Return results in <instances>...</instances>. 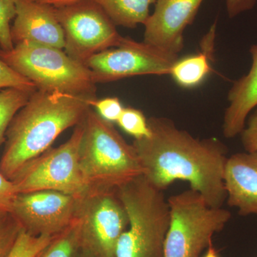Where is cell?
<instances>
[{
    "label": "cell",
    "instance_id": "10",
    "mask_svg": "<svg viewBox=\"0 0 257 257\" xmlns=\"http://www.w3.org/2000/svg\"><path fill=\"white\" fill-rule=\"evenodd\" d=\"M178 60V55L124 37L119 46L93 55L84 64L97 84L134 76L167 75Z\"/></svg>",
    "mask_w": 257,
    "mask_h": 257
},
{
    "label": "cell",
    "instance_id": "23",
    "mask_svg": "<svg viewBox=\"0 0 257 257\" xmlns=\"http://www.w3.org/2000/svg\"><path fill=\"white\" fill-rule=\"evenodd\" d=\"M16 16V0H0V49L5 51L15 47L10 22Z\"/></svg>",
    "mask_w": 257,
    "mask_h": 257
},
{
    "label": "cell",
    "instance_id": "29",
    "mask_svg": "<svg viewBox=\"0 0 257 257\" xmlns=\"http://www.w3.org/2000/svg\"><path fill=\"white\" fill-rule=\"evenodd\" d=\"M30 1L40 3V4L51 5L55 8H59V7L65 6V5L72 4V3H77V2L83 1V0H30Z\"/></svg>",
    "mask_w": 257,
    "mask_h": 257
},
{
    "label": "cell",
    "instance_id": "20",
    "mask_svg": "<svg viewBox=\"0 0 257 257\" xmlns=\"http://www.w3.org/2000/svg\"><path fill=\"white\" fill-rule=\"evenodd\" d=\"M116 123L121 130L133 136L135 140L150 136L148 119L140 109L124 107Z\"/></svg>",
    "mask_w": 257,
    "mask_h": 257
},
{
    "label": "cell",
    "instance_id": "21",
    "mask_svg": "<svg viewBox=\"0 0 257 257\" xmlns=\"http://www.w3.org/2000/svg\"><path fill=\"white\" fill-rule=\"evenodd\" d=\"M23 230L11 212L0 211V257L9 256Z\"/></svg>",
    "mask_w": 257,
    "mask_h": 257
},
{
    "label": "cell",
    "instance_id": "15",
    "mask_svg": "<svg viewBox=\"0 0 257 257\" xmlns=\"http://www.w3.org/2000/svg\"><path fill=\"white\" fill-rule=\"evenodd\" d=\"M251 66L247 74L235 81L228 93L229 106L223 118L222 133L232 139L241 134L248 115L257 106V44L249 50Z\"/></svg>",
    "mask_w": 257,
    "mask_h": 257
},
{
    "label": "cell",
    "instance_id": "26",
    "mask_svg": "<svg viewBox=\"0 0 257 257\" xmlns=\"http://www.w3.org/2000/svg\"><path fill=\"white\" fill-rule=\"evenodd\" d=\"M239 135L245 151H257V108L248 115L244 128Z\"/></svg>",
    "mask_w": 257,
    "mask_h": 257
},
{
    "label": "cell",
    "instance_id": "17",
    "mask_svg": "<svg viewBox=\"0 0 257 257\" xmlns=\"http://www.w3.org/2000/svg\"><path fill=\"white\" fill-rule=\"evenodd\" d=\"M116 26L134 29L145 25L157 0H95Z\"/></svg>",
    "mask_w": 257,
    "mask_h": 257
},
{
    "label": "cell",
    "instance_id": "28",
    "mask_svg": "<svg viewBox=\"0 0 257 257\" xmlns=\"http://www.w3.org/2000/svg\"><path fill=\"white\" fill-rule=\"evenodd\" d=\"M256 0H226V10L230 18H235L248 10L253 9Z\"/></svg>",
    "mask_w": 257,
    "mask_h": 257
},
{
    "label": "cell",
    "instance_id": "12",
    "mask_svg": "<svg viewBox=\"0 0 257 257\" xmlns=\"http://www.w3.org/2000/svg\"><path fill=\"white\" fill-rule=\"evenodd\" d=\"M204 0H157L145 24L144 42L178 55L184 48V32L194 22Z\"/></svg>",
    "mask_w": 257,
    "mask_h": 257
},
{
    "label": "cell",
    "instance_id": "4",
    "mask_svg": "<svg viewBox=\"0 0 257 257\" xmlns=\"http://www.w3.org/2000/svg\"><path fill=\"white\" fill-rule=\"evenodd\" d=\"M128 216V226L116 246V257H164L170 212L163 191L143 175L117 189Z\"/></svg>",
    "mask_w": 257,
    "mask_h": 257
},
{
    "label": "cell",
    "instance_id": "19",
    "mask_svg": "<svg viewBox=\"0 0 257 257\" xmlns=\"http://www.w3.org/2000/svg\"><path fill=\"white\" fill-rule=\"evenodd\" d=\"M80 250L78 221L56 235L35 257H76Z\"/></svg>",
    "mask_w": 257,
    "mask_h": 257
},
{
    "label": "cell",
    "instance_id": "24",
    "mask_svg": "<svg viewBox=\"0 0 257 257\" xmlns=\"http://www.w3.org/2000/svg\"><path fill=\"white\" fill-rule=\"evenodd\" d=\"M8 88L36 92L37 88L33 82L12 69L0 59V90Z\"/></svg>",
    "mask_w": 257,
    "mask_h": 257
},
{
    "label": "cell",
    "instance_id": "9",
    "mask_svg": "<svg viewBox=\"0 0 257 257\" xmlns=\"http://www.w3.org/2000/svg\"><path fill=\"white\" fill-rule=\"evenodd\" d=\"M55 13L64 32V51L80 63L84 64L93 55L119 46L124 38L95 0L55 8Z\"/></svg>",
    "mask_w": 257,
    "mask_h": 257
},
{
    "label": "cell",
    "instance_id": "14",
    "mask_svg": "<svg viewBox=\"0 0 257 257\" xmlns=\"http://www.w3.org/2000/svg\"><path fill=\"white\" fill-rule=\"evenodd\" d=\"M224 182L228 205L236 208L239 215H257V151L228 157Z\"/></svg>",
    "mask_w": 257,
    "mask_h": 257
},
{
    "label": "cell",
    "instance_id": "11",
    "mask_svg": "<svg viewBox=\"0 0 257 257\" xmlns=\"http://www.w3.org/2000/svg\"><path fill=\"white\" fill-rule=\"evenodd\" d=\"M79 199L53 190L18 193L11 213L28 234L55 236L75 220Z\"/></svg>",
    "mask_w": 257,
    "mask_h": 257
},
{
    "label": "cell",
    "instance_id": "30",
    "mask_svg": "<svg viewBox=\"0 0 257 257\" xmlns=\"http://www.w3.org/2000/svg\"><path fill=\"white\" fill-rule=\"evenodd\" d=\"M202 257H220L219 253H218L215 247H214L212 241L209 243V246H208L207 248V251H206L205 254Z\"/></svg>",
    "mask_w": 257,
    "mask_h": 257
},
{
    "label": "cell",
    "instance_id": "2",
    "mask_svg": "<svg viewBox=\"0 0 257 257\" xmlns=\"http://www.w3.org/2000/svg\"><path fill=\"white\" fill-rule=\"evenodd\" d=\"M94 101L37 89L7 130L0 172L11 180L25 163L49 150L61 134L79 124Z\"/></svg>",
    "mask_w": 257,
    "mask_h": 257
},
{
    "label": "cell",
    "instance_id": "5",
    "mask_svg": "<svg viewBox=\"0 0 257 257\" xmlns=\"http://www.w3.org/2000/svg\"><path fill=\"white\" fill-rule=\"evenodd\" d=\"M0 59L33 82L38 90L97 99L91 71L63 50L24 42L10 51L0 49Z\"/></svg>",
    "mask_w": 257,
    "mask_h": 257
},
{
    "label": "cell",
    "instance_id": "6",
    "mask_svg": "<svg viewBox=\"0 0 257 257\" xmlns=\"http://www.w3.org/2000/svg\"><path fill=\"white\" fill-rule=\"evenodd\" d=\"M167 201L170 221L164 257H200L213 236L224 229L231 217L229 210L211 207L191 189Z\"/></svg>",
    "mask_w": 257,
    "mask_h": 257
},
{
    "label": "cell",
    "instance_id": "1",
    "mask_svg": "<svg viewBox=\"0 0 257 257\" xmlns=\"http://www.w3.org/2000/svg\"><path fill=\"white\" fill-rule=\"evenodd\" d=\"M148 124L150 136L133 143L147 182L164 192L176 181H184L209 206L223 207L226 145L216 138H195L168 118L152 116Z\"/></svg>",
    "mask_w": 257,
    "mask_h": 257
},
{
    "label": "cell",
    "instance_id": "22",
    "mask_svg": "<svg viewBox=\"0 0 257 257\" xmlns=\"http://www.w3.org/2000/svg\"><path fill=\"white\" fill-rule=\"evenodd\" d=\"M53 237L32 236L23 230L8 257H35Z\"/></svg>",
    "mask_w": 257,
    "mask_h": 257
},
{
    "label": "cell",
    "instance_id": "3",
    "mask_svg": "<svg viewBox=\"0 0 257 257\" xmlns=\"http://www.w3.org/2000/svg\"><path fill=\"white\" fill-rule=\"evenodd\" d=\"M82 122L79 162L90 191L116 190L143 175L133 144L126 143L112 123L91 108Z\"/></svg>",
    "mask_w": 257,
    "mask_h": 257
},
{
    "label": "cell",
    "instance_id": "7",
    "mask_svg": "<svg viewBox=\"0 0 257 257\" xmlns=\"http://www.w3.org/2000/svg\"><path fill=\"white\" fill-rule=\"evenodd\" d=\"M82 121L75 126L65 143L57 148L49 149L17 172L11 181L18 194L53 190L82 198L90 192L79 162L84 132Z\"/></svg>",
    "mask_w": 257,
    "mask_h": 257
},
{
    "label": "cell",
    "instance_id": "16",
    "mask_svg": "<svg viewBox=\"0 0 257 257\" xmlns=\"http://www.w3.org/2000/svg\"><path fill=\"white\" fill-rule=\"evenodd\" d=\"M216 23L211 27L201 42V52L187 56L176 62L170 75L179 86L194 88L202 84L211 72V61L214 53Z\"/></svg>",
    "mask_w": 257,
    "mask_h": 257
},
{
    "label": "cell",
    "instance_id": "13",
    "mask_svg": "<svg viewBox=\"0 0 257 257\" xmlns=\"http://www.w3.org/2000/svg\"><path fill=\"white\" fill-rule=\"evenodd\" d=\"M11 35L15 45L28 42L63 50L65 47L63 30L55 7L30 0H16Z\"/></svg>",
    "mask_w": 257,
    "mask_h": 257
},
{
    "label": "cell",
    "instance_id": "27",
    "mask_svg": "<svg viewBox=\"0 0 257 257\" xmlns=\"http://www.w3.org/2000/svg\"><path fill=\"white\" fill-rule=\"evenodd\" d=\"M18 192L11 180L0 172V211L11 212Z\"/></svg>",
    "mask_w": 257,
    "mask_h": 257
},
{
    "label": "cell",
    "instance_id": "8",
    "mask_svg": "<svg viewBox=\"0 0 257 257\" xmlns=\"http://www.w3.org/2000/svg\"><path fill=\"white\" fill-rule=\"evenodd\" d=\"M75 218L80 249L92 257H116L118 241L130 222L117 189L90 191L79 199Z\"/></svg>",
    "mask_w": 257,
    "mask_h": 257
},
{
    "label": "cell",
    "instance_id": "31",
    "mask_svg": "<svg viewBox=\"0 0 257 257\" xmlns=\"http://www.w3.org/2000/svg\"><path fill=\"white\" fill-rule=\"evenodd\" d=\"M76 257H92L90 254L86 252V251H83V250L80 249L78 253H77V256Z\"/></svg>",
    "mask_w": 257,
    "mask_h": 257
},
{
    "label": "cell",
    "instance_id": "18",
    "mask_svg": "<svg viewBox=\"0 0 257 257\" xmlns=\"http://www.w3.org/2000/svg\"><path fill=\"white\" fill-rule=\"evenodd\" d=\"M35 92L8 88L0 90V147L6 141L10 122Z\"/></svg>",
    "mask_w": 257,
    "mask_h": 257
},
{
    "label": "cell",
    "instance_id": "25",
    "mask_svg": "<svg viewBox=\"0 0 257 257\" xmlns=\"http://www.w3.org/2000/svg\"><path fill=\"white\" fill-rule=\"evenodd\" d=\"M92 106L95 108L96 112L102 119L111 123L117 121L124 109L117 97L96 99L92 103Z\"/></svg>",
    "mask_w": 257,
    "mask_h": 257
}]
</instances>
